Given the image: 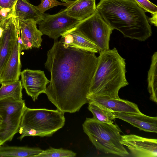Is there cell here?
<instances>
[{
  "instance_id": "obj_1",
  "label": "cell",
  "mask_w": 157,
  "mask_h": 157,
  "mask_svg": "<svg viewBox=\"0 0 157 157\" xmlns=\"http://www.w3.org/2000/svg\"><path fill=\"white\" fill-rule=\"evenodd\" d=\"M54 40L44 63L51 74L45 94L60 111L74 113L89 103L87 96L98 57L94 52L66 47Z\"/></svg>"
},
{
  "instance_id": "obj_2",
  "label": "cell",
  "mask_w": 157,
  "mask_h": 157,
  "mask_svg": "<svg viewBox=\"0 0 157 157\" xmlns=\"http://www.w3.org/2000/svg\"><path fill=\"white\" fill-rule=\"evenodd\" d=\"M96 9L105 22L125 37L144 41L152 34L145 12L133 0H100Z\"/></svg>"
},
{
  "instance_id": "obj_3",
  "label": "cell",
  "mask_w": 157,
  "mask_h": 157,
  "mask_svg": "<svg viewBox=\"0 0 157 157\" xmlns=\"http://www.w3.org/2000/svg\"><path fill=\"white\" fill-rule=\"evenodd\" d=\"M98 57L88 95L120 98L119 90L128 84L125 76V59L115 48L100 53Z\"/></svg>"
},
{
  "instance_id": "obj_4",
  "label": "cell",
  "mask_w": 157,
  "mask_h": 157,
  "mask_svg": "<svg viewBox=\"0 0 157 157\" xmlns=\"http://www.w3.org/2000/svg\"><path fill=\"white\" fill-rule=\"evenodd\" d=\"M64 113L58 109H31L25 106L18 132L20 140L27 136H50L64 126Z\"/></svg>"
},
{
  "instance_id": "obj_5",
  "label": "cell",
  "mask_w": 157,
  "mask_h": 157,
  "mask_svg": "<svg viewBox=\"0 0 157 157\" xmlns=\"http://www.w3.org/2000/svg\"><path fill=\"white\" fill-rule=\"evenodd\" d=\"M82 127L90 140L98 150L121 157L129 155L121 143L122 132L117 124L103 123L93 118H87Z\"/></svg>"
},
{
  "instance_id": "obj_6",
  "label": "cell",
  "mask_w": 157,
  "mask_h": 157,
  "mask_svg": "<svg viewBox=\"0 0 157 157\" xmlns=\"http://www.w3.org/2000/svg\"><path fill=\"white\" fill-rule=\"evenodd\" d=\"M75 28L96 45L99 54L109 49L110 36L114 29L97 9L91 16L80 21Z\"/></svg>"
},
{
  "instance_id": "obj_7",
  "label": "cell",
  "mask_w": 157,
  "mask_h": 157,
  "mask_svg": "<svg viewBox=\"0 0 157 157\" xmlns=\"http://www.w3.org/2000/svg\"><path fill=\"white\" fill-rule=\"evenodd\" d=\"M25 106L23 100L18 101L11 98L0 99V115L3 121L0 131V140L2 145L11 141L18 132Z\"/></svg>"
},
{
  "instance_id": "obj_8",
  "label": "cell",
  "mask_w": 157,
  "mask_h": 157,
  "mask_svg": "<svg viewBox=\"0 0 157 157\" xmlns=\"http://www.w3.org/2000/svg\"><path fill=\"white\" fill-rule=\"evenodd\" d=\"M80 21L67 15L65 9H63L55 14L44 13L43 19L38 24L39 28L43 35L56 40L75 28Z\"/></svg>"
},
{
  "instance_id": "obj_9",
  "label": "cell",
  "mask_w": 157,
  "mask_h": 157,
  "mask_svg": "<svg viewBox=\"0 0 157 157\" xmlns=\"http://www.w3.org/2000/svg\"><path fill=\"white\" fill-rule=\"evenodd\" d=\"M4 30L0 44V74L20 35L18 19L13 14L10 15L4 24Z\"/></svg>"
},
{
  "instance_id": "obj_10",
  "label": "cell",
  "mask_w": 157,
  "mask_h": 157,
  "mask_svg": "<svg viewBox=\"0 0 157 157\" xmlns=\"http://www.w3.org/2000/svg\"><path fill=\"white\" fill-rule=\"evenodd\" d=\"M121 143L126 146L132 156L136 157H156L157 140L134 134L121 136Z\"/></svg>"
},
{
  "instance_id": "obj_11",
  "label": "cell",
  "mask_w": 157,
  "mask_h": 157,
  "mask_svg": "<svg viewBox=\"0 0 157 157\" xmlns=\"http://www.w3.org/2000/svg\"><path fill=\"white\" fill-rule=\"evenodd\" d=\"M20 76L23 87L34 101L40 94L45 93L47 85L50 82L44 71L40 70L26 69L21 72Z\"/></svg>"
},
{
  "instance_id": "obj_12",
  "label": "cell",
  "mask_w": 157,
  "mask_h": 157,
  "mask_svg": "<svg viewBox=\"0 0 157 157\" xmlns=\"http://www.w3.org/2000/svg\"><path fill=\"white\" fill-rule=\"evenodd\" d=\"M20 35L17 37L11 53L0 74V84H8L19 80L22 51Z\"/></svg>"
},
{
  "instance_id": "obj_13",
  "label": "cell",
  "mask_w": 157,
  "mask_h": 157,
  "mask_svg": "<svg viewBox=\"0 0 157 157\" xmlns=\"http://www.w3.org/2000/svg\"><path fill=\"white\" fill-rule=\"evenodd\" d=\"M18 21L22 51L39 48L41 46L43 34L37 29L36 22L33 20Z\"/></svg>"
},
{
  "instance_id": "obj_14",
  "label": "cell",
  "mask_w": 157,
  "mask_h": 157,
  "mask_svg": "<svg viewBox=\"0 0 157 157\" xmlns=\"http://www.w3.org/2000/svg\"><path fill=\"white\" fill-rule=\"evenodd\" d=\"M87 98L89 103L93 102L97 103L113 112L136 114L142 113L136 104L121 98H114L96 94L88 95Z\"/></svg>"
},
{
  "instance_id": "obj_15",
  "label": "cell",
  "mask_w": 157,
  "mask_h": 157,
  "mask_svg": "<svg viewBox=\"0 0 157 157\" xmlns=\"http://www.w3.org/2000/svg\"><path fill=\"white\" fill-rule=\"evenodd\" d=\"M116 118L125 121L140 130L157 132V117L143 114L114 112Z\"/></svg>"
},
{
  "instance_id": "obj_16",
  "label": "cell",
  "mask_w": 157,
  "mask_h": 157,
  "mask_svg": "<svg viewBox=\"0 0 157 157\" xmlns=\"http://www.w3.org/2000/svg\"><path fill=\"white\" fill-rule=\"evenodd\" d=\"M59 41L65 47H71L95 53L97 47L75 28L62 34Z\"/></svg>"
},
{
  "instance_id": "obj_17",
  "label": "cell",
  "mask_w": 157,
  "mask_h": 157,
  "mask_svg": "<svg viewBox=\"0 0 157 157\" xmlns=\"http://www.w3.org/2000/svg\"><path fill=\"white\" fill-rule=\"evenodd\" d=\"M65 10L67 15L82 21L95 12L96 10V0H76Z\"/></svg>"
},
{
  "instance_id": "obj_18",
  "label": "cell",
  "mask_w": 157,
  "mask_h": 157,
  "mask_svg": "<svg viewBox=\"0 0 157 157\" xmlns=\"http://www.w3.org/2000/svg\"><path fill=\"white\" fill-rule=\"evenodd\" d=\"M13 14L18 19L33 20L38 25L44 17V13H41L36 6L30 3L27 0H17L13 10Z\"/></svg>"
},
{
  "instance_id": "obj_19",
  "label": "cell",
  "mask_w": 157,
  "mask_h": 157,
  "mask_svg": "<svg viewBox=\"0 0 157 157\" xmlns=\"http://www.w3.org/2000/svg\"><path fill=\"white\" fill-rule=\"evenodd\" d=\"M43 151L38 147L2 145L0 146V157H35Z\"/></svg>"
},
{
  "instance_id": "obj_20",
  "label": "cell",
  "mask_w": 157,
  "mask_h": 157,
  "mask_svg": "<svg viewBox=\"0 0 157 157\" xmlns=\"http://www.w3.org/2000/svg\"><path fill=\"white\" fill-rule=\"evenodd\" d=\"M148 91L150 98L152 101L157 102V52L153 55L149 69L148 72Z\"/></svg>"
},
{
  "instance_id": "obj_21",
  "label": "cell",
  "mask_w": 157,
  "mask_h": 157,
  "mask_svg": "<svg viewBox=\"0 0 157 157\" xmlns=\"http://www.w3.org/2000/svg\"><path fill=\"white\" fill-rule=\"evenodd\" d=\"M88 110L92 113L93 118L103 123L111 124L116 118L114 112L97 103H89Z\"/></svg>"
},
{
  "instance_id": "obj_22",
  "label": "cell",
  "mask_w": 157,
  "mask_h": 157,
  "mask_svg": "<svg viewBox=\"0 0 157 157\" xmlns=\"http://www.w3.org/2000/svg\"><path fill=\"white\" fill-rule=\"evenodd\" d=\"M23 88L21 82L19 80L10 83L2 84L0 87V99L11 98L22 101Z\"/></svg>"
},
{
  "instance_id": "obj_23",
  "label": "cell",
  "mask_w": 157,
  "mask_h": 157,
  "mask_svg": "<svg viewBox=\"0 0 157 157\" xmlns=\"http://www.w3.org/2000/svg\"><path fill=\"white\" fill-rule=\"evenodd\" d=\"M76 153L72 151L62 148L56 149L50 147L43 151L35 157H74Z\"/></svg>"
},
{
  "instance_id": "obj_24",
  "label": "cell",
  "mask_w": 157,
  "mask_h": 157,
  "mask_svg": "<svg viewBox=\"0 0 157 157\" xmlns=\"http://www.w3.org/2000/svg\"><path fill=\"white\" fill-rule=\"evenodd\" d=\"M71 5L65 2H60L56 0H41L40 3L36 7L41 13H43L46 11L55 6H63L67 7Z\"/></svg>"
},
{
  "instance_id": "obj_25",
  "label": "cell",
  "mask_w": 157,
  "mask_h": 157,
  "mask_svg": "<svg viewBox=\"0 0 157 157\" xmlns=\"http://www.w3.org/2000/svg\"><path fill=\"white\" fill-rule=\"evenodd\" d=\"M133 0L145 12H148L151 14L157 13V6L149 0Z\"/></svg>"
},
{
  "instance_id": "obj_26",
  "label": "cell",
  "mask_w": 157,
  "mask_h": 157,
  "mask_svg": "<svg viewBox=\"0 0 157 157\" xmlns=\"http://www.w3.org/2000/svg\"><path fill=\"white\" fill-rule=\"evenodd\" d=\"M17 0H0V9L13 13L15 4Z\"/></svg>"
},
{
  "instance_id": "obj_27",
  "label": "cell",
  "mask_w": 157,
  "mask_h": 157,
  "mask_svg": "<svg viewBox=\"0 0 157 157\" xmlns=\"http://www.w3.org/2000/svg\"><path fill=\"white\" fill-rule=\"evenodd\" d=\"M151 17L148 18L149 22L153 25L155 26H157V13L151 14Z\"/></svg>"
},
{
  "instance_id": "obj_28",
  "label": "cell",
  "mask_w": 157,
  "mask_h": 157,
  "mask_svg": "<svg viewBox=\"0 0 157 157\" xmlns=\"http://www.w3.org/2000/svg\"><path fill=\"white\" fill-rule=\"evenodd\" d=\"M61 1L64 2L65 3H67L70 4H72L76 0H60Z\"/></svg>"
},
{
  "instance_id": "obj_29",
  "label": "cell",
  "mask_w": 157,
  "mask_h": 157,
  "mask_svg": "<svg viewBox=\"0 0 157 157\" xmlns=\"http://www.w3.org/2000/svg\"><path fill=\"white\" fill-rule=\"evenodd\" d=\"M6 17L3 13L2 10L0 9V22L3 19Z\"/></svg>"
},
{
  "instance_id": "obj_30",
  "label": "cell",
  "mask_w": 157,
  "mask_h": 157,
  "mask_svg": "<svg viewBox=\"0 0 157 157\" xmlns=\"http://www.w3.org/2000/svg\"><path fill=\"white\" fill-rule=\"evenodd\" d=\"M3 119L0 115V125H1L3 122Z\"/></svg>"
},
{
  "instance_id": "obj_31",
  "label": "cell",
  "mask_w": 157,
  "mask_h": 157,
  "mask_svg": "<svg viewBox=\"0 0 157 157\" xmlns=\"http://www.w3.org/2000/svg\"><path fill=\"white\" fill-rule=\"evenodd\" d=\"M2 145V144L1 140H0V146Z\"/></svg>"
},
{
  "instance_id": "obj_32",
  "label": "cell",
  "mask_w": 157,
  "mask_h": 157,
  "mask_svg": "<svg viewBox=\"0 0 157 157\" xmlns=\"http://www.w3.org/2000/svg\"><path fill=\"white\" fill-rule=\"evenodd\" d=\"M2 129V125H0V131Z\"/></svg>"
},
{
  "instance_id": "obj_33",
  "label": "cell",
  "mask_w": 157,
  "mask_h": 157,
  "mask_svg": "<svg viewBox=\"0 0 157 157\" xmlns=\"http://www.w3.org/2000/svg\"><path fill=\"white\" fill-rule=\"evenodd\" d=\"M1 39H2V37L0 38V43H1Z\"/></svg>"
}]
</instances>
